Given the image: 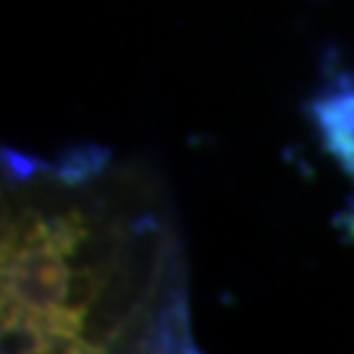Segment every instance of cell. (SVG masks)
<instances>
[{"mask_svg":"<svg viewBox=\"0 0 354 354\" xmlns=\"http://www.w3.org/2000/svg\"><path fill=\"white\" fill-rule=\"evenodd\" d=\"M3 352H194L189 270L163 181L100 145L3 150Z\"/></svg>","mask_w":354,"mask_h":354,"instance_id":"6da1fadb","label":"cell"},{"mask_svg":"<svg viewBox=\"0 0 354 354\" xmlns=\"http://www.w3.org/2000/svg\"><path fill=\"white\" fill-rule=\"evenodd\" d=\"M307 115L330 158L354 181V74H339L307 102Z\"/></svg>","mask_w":354,"mask_h":354,"instance_id":"7a4b0ae2","label":"cell"}]
</instances>
